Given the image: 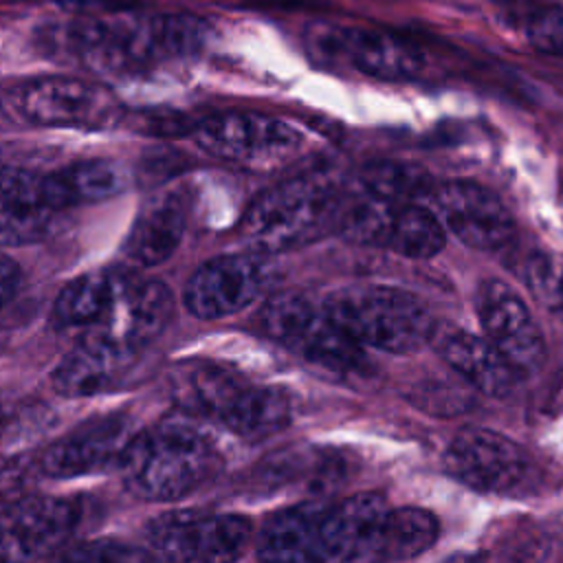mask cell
Returning <instances> with one entry per match:
<instances>
[{
	"label": "cell",
	"instance_id": "cell-1",
	"mask_svg": "<svg viewBox=\"0 0 563 563\" xmlns=\"http://www.w3.org/2000/svg\"><path fill=\"white\" fill-rule=\"evenodd\" d=\"M205 35V22L185 13H112L79 22L73 29V46L99 70L136 73L156 62L196 53Z\"/></svg>",
	"mask_w": 563,
	"mask_h": 563
},
{
	"label": "cell",
	"instance_id": "cell-2",
	"mask_svg": "<svg viewBox=\"0 0 563 563\" xmlns=\"http://www.w3.org/2000/svg\"><path fill=\"white\" fill-rule=\"evenodd\" d=\"M216 464L211 442L183 422L132 435L119 455L125 486L147 501H174L194 493L213 475Z\"/></svg>",
	"mask_w": 563,
	"mask_h": 563
},
{
	"label": "cell",
	"instance_id": "cell-3",
	"mask_svg": "<svg viewBox=\"0 0 563 563\" xmlns=\"http://www.w3.org/2000/svg\"><path fill=\"white\" fill-rule=\"evenodd\" d=\"M323 308L363 347L413 352L431 339L435 321L411 292L383 284H354L334 290Z\"/></svg>",
	"mask_w": 563,
	"mask_h": 563
},
{
	"label": "cell",
	"instance_id": "cell-4",
	"mask_svg": "<svg viewBox=\"0 0 563 563\" xmlns=\"http://www.w3.org/2000/svg\"><path fill=\"white\" fill-rule=\"evenodd\" d=\"M336 200L308 178L286 180L260 194L240 220V235L257 255H273L312 242L336 220Z\"/></svg>",
	"mask_w": 563,
	"mask_h": 563
},
{
	"label": "cell",
	"instance_id": "cell-5",
	"mask_svg": "<svg viewBox=\"0 0 563 563\" xmlns=\"http://www.w3.org/2000/svg\"><path fill=\"white\" fill-rule=\"evenodd\" d=\"M260 325L271 339L325 369L358 372L365 365L363 345L301 292L273 295L260 310Z\"/></svg>",
	"mask_w": 563,
	"mask_h": 563
},
{
	"label": "cell",
	"instance_id": "cell-6",
	"mask_svg": "<svg viewBox=\"0 0 563 563\" xmlns=\"http://www.w3.org/2000/svg\"><path fill=\"white\" fill-rule=\"evenodd\" d=\"M191 134L207 154L251 167L282 165L301 147L292 125L260 112H222L196 123Z\"/></svg>",
	"mask_w": 563,
	"mask_h": 563
},
{
	"label": "cell",
	"instance_id": "cell-7",
	"mask_svg": "<svg viewBox=\"0 0 563 563\" xmlns=\"http://www.w3.org/2000/svg\"><path fill=\"white\" fill-rule=\"evenodd\" d=\"M15 112L51 128H106L119 119V101L101 84L77 77H40L11 95Z\"/></svg>",
	"mask_w": 563,
	"mask_h": 563
},
{
	"label": "cell",
	"instance_id": "cell-8",
	"mask_svg": "<svg viewBox=\"0 0 563 563\" xmlns=\"http://www.w3.org/2000/svg\"><path fill=\"white\" fill-rule=\"evenodd\" d=\"M446 471L479 493H512L530 477V460L510 438L490 429H464L446 449Z\"/></svg>",
	"mask_w": 563,
	"mask_h": 563
},
{
	"label": "cell",
	"instance_id": "cell-9",
	"mask_svg": "<svg viewBox=\"0 0 563 563\" xmlns=\"http://www.w3.org/2000/svg\"><path fill=\"white\" fill-rule=\"evenodd\" d=\"M268 284L264 255H220L198 266L183 288L185 308L200 319H222L251 306Z\"/></svg>",
	"mask_w": 563,
	"mask_h": 563
},
{
	"label": "cell",
	"instance_id": "cell-10",
	"mask_svg": "<svg viewBox=\"0 0 563 563\" xmlns=\"http://www.w3.org/2000/svg\"><path fill=\"white\" fill-rule=\"evenodd\" d=\"M150 545L174 561H231L251 539V521L240 515L178 512L156 519Z\"/></svg>",
	"mask_w": 563,
	"mask_h": 563
},
{
	"label": "cell",
	"instance_id": "cell-11",
	"mask_svg": "<svg viewBox=\"0 0 563 563\" xmlns=\"http://www.w3.org/2000/svg\"><path fill=\"white\" fill-rule=\"evenodd\" d=\"M433 211L460 242L477 251H501L515 235L517 224L504 202L482 185L451 180L431 189Z\"/></svg>",
	"mask_w": 563,
	"mask_h": 563
},
{
	"label": "cell",
	"instance_id": "cell-12",
	"mask_svg": "<svg viewBox=\"0 0 563 563\" xmlns=\"http://www.w3.org/2000/svg\"><path fill=\"white\" fill-rule=\"evenodd\" d=\"M81 508L66 497H26L0 512V559L33 561L53 554L79 523Z\"/></svg>",
	"mask_w": 563,
	"mask_h": 563
},
{
	"label": "cell",
	"instance_id": "cell-13",
	"mask_svg": "<svg viewBox=\"0 0 563 563\" xmlns=\"http://www.w3.org/2000/svg\"><path fill=\"white\" fill-rule=\"evenodd\" d=\"M174 312V297L158 279H141L128 273L101 319L86 330L125 352L139 354L154 341Z\"/></svg>",
	"mask_w": 563,
	"mask_h": 563
},
{
	"label": "cell",
	"instance_id": "cell-14",
	"mask_svg": "<svg viewBox=\"0 0 563 563\" xmlns=\"http://www.w3.org/2000/svg\"><path fill=\"white\" fill-rule=\"evenodd\" d=\"M477 314L484 336L515 367L532 374L545 361L543 334L519 292L499 279H488L477 292Z\"/></svg>",
	"mask_w": 563,
	"mask_h": 563
},
{
	"label": "cell",
	"instance_id": "cell-15",
	"mask_svg": "<svg viewBox=\"0 0 563 563\" xmlns=\"http://www.w3.org/2000/svg\"><path fill=\"white\" fill-rule=\"evenodd\" d=\"M389 506L378 493L328 504L319 526V561H378Z\"/></svg>",
	"mask_w": 563,
	"mask_h": 563
},
{
	"label": "cell",
	"instance_id": "cell-16",
	"mask_svg": "<svg viewBox=\"0 0 563 563\" xmlns=\"http://www.w3.org/2000/svg\"><path fill=\"white\" fill-rule=\"evenodd\" d=\"M130 438V422L123 416H103L84 422L42 453L40 468L48 477H79L101 471L119 462Z\"/></svg>",
	"mask_w": 563,
	"mask_h": 563
},
{
	"label": "cell",
	"instance_id": "cell-17",
	"mask_svg": "<svg viewBox=\"0 0 563 563\" xmlns=\"http://www.w3.org/2000/svg\"><path fill=\"white\" fill-rule=\"evenodd\" d=\"M429 341L442 361L477 391L493 398H504L512 391L517 372L486 336L455 325H435Z\"/></svg>",
	"mask_w": 563,
	"mask_h": 563
},
{
	"label": "cell",
	"instance_id": "cell-18",
	"mask_svg": "<svg viewBox=\"0 0 563 563\" xmlns=\"http://www.w3.org/2000/svg\"><path fill=\"white\" fill-rule=\"evenodd\" d=\"M44 174L0 167V246L40 240L53 220Z\"/></svg>",
	"mask_w": 563,
	"mask_h": 563
},
{
	"label": "cell",
	"instance_id": "cell-19",
	"mask_svg": "<svg viewBox=\"0 0 563 563\" xmlns=\"http://www.w3.org/2000/svg\"><path fill=\"white\" fill-rule=\"evenodd\" d=\"M134 356L95 334H84L55 367L53 387L68 398L103 394L121 383Z\"/></svg>",
	"mask_w": 563,
	"mask_h": 563
},
{
	"label": "cell",
	"instance_id": "cell-20",
	"mask_svg": "<svg viewBox=\"0 0 563 563\" xmlns=\"http://www.w3.org/2000/svg\"><path fill=\"white\" fill-rule=\"evenodd\" d=\"M251 385L238 372L207 361H194L174 372V396L180 407L224 427Z\"/></svg>",
	"mask_w": 563,
	"mask_h": 563
},
{
	"label": "cell",
	"instance_id": "cell-21",
	"mask_svg": "<svg viewBox=\"0 0 563 563\" xmlns=\"http://www.w3.org/2000/svg\"><path fill=\"white\" fill-rule=\"evenodd\" d=\"M187 224L185 196L178 189L152 196L139 211L125 242V255L143 266L163 264L178 249Z\"/></svg>",
	"mask_w": 563,
	"mask_h": 563
},
{
	"label": "cell",
	"instance_id": "cell-22",
	"mask_svg": "<svg viewBox=\"0 0 563 563\" xmlns=\"http://www.w3.org/2000/svg\"><path fill=\"white\" fill-rule=\"evenodd\" d=\"M328 504H299L275 512L257 537L264 561H319V526Z\"/></svg>",
	"mask_w": 563,
	"mask_h": 563
},
{
	"label": "cell",
	"instance_id": "cell-23",
	"mask_svg": "<svg viewBox=\"0 0 563 563\" xmlns=\"http://www.w3.org/2000/svg\"><path fill=\"white\" fill-rule=\"evenodd\" d=\"M341 48L352 66L378 79H409L422 68L413 46L380 31L347 29L341 33Z\"/></svg>",
	"mask_w": 563,
	"mask_h": 563
},
{
	"label": "cell",
	"instance_id": "cell-24",
	"mask_svg": "<svg viewBox=\"0 0 563 563\" xmlns=\"http://www.w3.org/2000/svg\"><path fill=\"white\" fill-rule=\"evenodd\" d=\"M44 185L48 205L57 213L73 205L99 202L117 196L125 185V176L119 165L103 158H92L44 174Z\"/></svg>",
	"mask_w": 563,
	"mask_h": 563
},
{
	"label": "cell",
	"instance_id": "cell-25",
	"mask_svg": "<svg viewBox=\"0 0 563 563\" xmlns=\"http://www.w3.org/2000/svg\"><path fill=\"white\" fill-rule=\"evenodd\" d=\"M125 277L128 271L101 268L68 282L55 299L53 321L59 328L88 330L108 310Z\"/></svg>",
	"mask_w": 563,
	"mask_h": 563
},
{
	"label": "cell",
	"instance_id": "cell-26",
	"mask_svg": "<svg viewBox=\"0 0 563 563\" xmlns=\"http://www.w3.org/2000/svg\"><path fill=\"white\" fill-rule=\"evenodd\" d=\"M446 244V231L435 211L413 205L411 200L396 207L387 249L409 260H429Z\"/></svg>",
	"mask_w": 563,
	"mask_h": 563
},
{
	"label": "cell",
	"instance_id": "cell-27",
	"mask_svg": "<svg viewBox=\"0 0 563 563\" xmlns=\"http://www.w3.org/2000/svg\"><path fill=\"white\" fill-rule=\"evenodd\" d=\"M440 532L433 512L424 508H389L383 526L378 561H405L429 550Z\"/></svg>",
	"mask_w": 563,
	"mask_h": 563
},
{
	"label": "cell",
	"instance_id": "cell-28",
	"mask_svg": "<svg viewBox=\"0 0 563 563\" xmlns=\"http://www.w3.org/2000/svg\"><path fill=\"white\" fill-rule=\"evenodd\" d=\"M290 424V400L277 387L251 385L240 409L227 424L242 438H266Z\"/></svg>",
	"mask_w": 563,
	"mask_h": 563
},
{
	"label": "cell",
	"instance_id": "cell-29",
	"mask_svg": "<svg viewBox=\"0 0 563 563\" xmlns=\"http://www.w3.org/2000/svg\"><path fill=\"white\" fill-rule=\"evenodd\" d=\"M363 189L376 194L387 200L407 202L413 191H418L424 183V174L416 167L396 165V163H380L372 165L361 176Z\"/></svg>",
	"mask_w": 563,
	"mask_h": 563
},
{
	"label": "cell",
	"instance_id": "cell-30",
	"mask_svg": "<svg viewBox=\"0 0 563 563\" xmlns=\"http://www.w3.org/2000/svg\"><path fill=\"white\" fill-rule=\"evenodd\" d=\"M526 279L534 297L552 310H563V257L537 255L528 262Z\"/></svg>",
	"mask_w": 563,
	"mask_h": 563
},
{
	"label": "cell",
	"instance_id": "cell-31",
	"mask_svg": "<svg viewBox=\"0 0 563 563\" xmlns=\"http://www.w3.org/2000/svg\"><path fill=\"white\" fill-rule=\"evenodd\" d=\"M528 42L554 57H563V9H543L528 20Z\"/></svg>",
	"mask_w": 563,
	"mask_h": 563
},
{
	"label": "cell",
	"instance_id": "cell-32",
	"mask_svg": "<svg viewBox=\"0 0 563 563\" xmlns=\"http://www.w3.org/2000/svg\"><path fill=\"white\" fill-rule=\"evenodd\" d=\"M68 556H73V559H139L143 554L132 550L125 543L119 545V543L101 541V543H90V545L86 543L77 552H70Z\"/></svg>",
	"mask_w": 563,
	"mask_h": 563
},
{
	"label": "cell",
	"instance_id": "cell-33",
	"mask_svg": "<svg viewBox=\"0 0 563 563\" xmlns=\"http://www.w3.org/2000/svg\"><path fill=\"white\" fill-rule=\"evenodd\" d=\"M18 284H20L18 264L9 255L0 253V306H4L13 297V292L18 290Z\"/></svg>",
	"mask_w": 563,
	"mask_h": 563
}]
</instances>
